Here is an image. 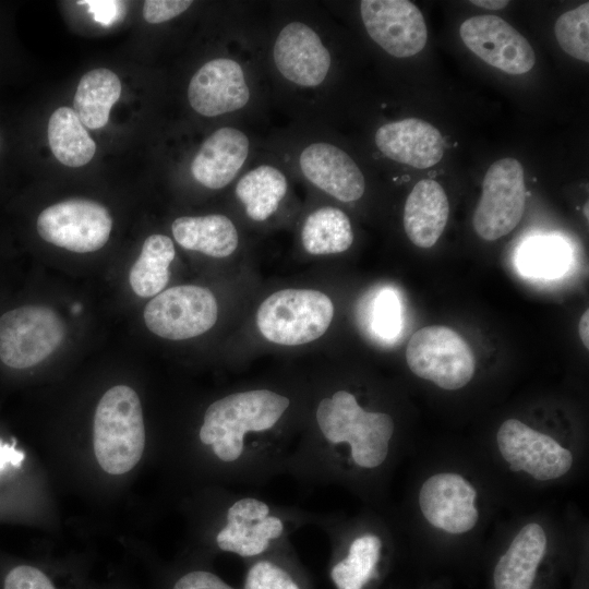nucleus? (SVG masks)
I'll return each mask as SVG.
<instances>
[{"mask_svg":"<svg viewBox=\"0 0 589 589\" xmlns=\"http://www.w3.org/2000/svg\"><path fill=\"white\" fill-rule=\"evenodd\" d=\"M296 398L279 388L250 387L214 399L196 432L203 472L231 485L262 488L284 474L300 434L290 419Z\"/></svg>","mask_w":589,"mask_h":589,"instance_id":"1","label":"nucleus"},{"mask_svg":"<svg viewBox=\"0 0 589 589\" xmlns=\"http://www.w3.org/2000/svg\"><path fill=\"white\" fill-rule=\"evenodd\" d=\"M394 433L392 414L365 410L353 393L336 388L317 397L284 474L312 488L376 471L388 459Z\"/></svg>","mask_w":589,"mask_h":589,"instance_id":"2","label":"nucleus"},{"mask_svg":"<svg viewBox=\"0 0 589 589\" xmlns=\"http://www.w3.org/2000/svg\"><path fill=\"white\" fill-rule=\"evenodd\" d=\"M205 541L213 551L255 560L306 525L316 513L267 501L253 493L214 486L205 493Z\"/></svg>","mask_w":589,"mask_h":589,"instance_id":"3","label":"nucleus"},{"mask_svg":"<svg viewBox=\"0 0 589 589\" xmlns=\"http://www.w3.org/2000/svg\"><path fill=\"white\" fill-rule=\"evenodd\" d=\"M143 409L137 393L116 385L99 399L94 413L93 448L100 468L121 476L141 460L145 448Z\"/></svg>","mask_w":589,"mask_h":589,"instance_id":"4","label":"nucleus"},{"mask_svg":"<svg viewBox=\"0 0 589 589\" xmlns=\"http://www.w3.org/2000/svg\"><path fill=\"white\" fill-rule=\"evenodd\" d=\"M334 317L328 296L314 289H283L268 296L256 313L262 336L283 346L309 344L322 337Z\"/></svg>","mask_w":589,"mask_h":589,"instance_id":"5","label":"nucleus"},{"mask_svg":"<svg viewBox=\"0 0 589 589\" xmlns=\"http://www.w3.org/2000/svg\"><path fill=\"white\" fill-rule=\"evenodd\" d=\"M406 361L413 374L447 390L467 385L476 369L468 342L456 330L443 325L417 330L408 342Z\"/></svg>","mask_w":589,"mask_h":589,"instance_id":"6","label":"nucleus"},{"mask_svg":"<svg viewBox=\"0 0 589 589\" xmlns=\"http://www.w3.org/2000/svg\"><path fill=\"white\" fill-rule=\"evenodd\" d=\"M65 337L61 317L45 305H22L0 316V361L25 370L47 359Z\"/></svg>","mask_w":589,"mask_h":589,"instance_id":"7","label":"nucleus"},{"mask_svg":"<svg viewBox=\"0 0 589 589\" xmlns=\"http://www.w3.org/2000/svg\"><path fill=\"white\" fill-rule=\"evenodd\" d=\"M218 305L204 287L183 285L156 294L144 309V322L155 335L170 340L200 336L216 323Z\"/></svg>","mask_w":589,"mask_h":589,"instance_id":"8","label":"nucleus"},{"mask_svg":"<svg viewBox=\"0 0 589 589\" xmlns=\"http://www.w3.org/2000/svg\"><path fill=\"white\" fill-rule=\"evenodd\" d=\"M526 202L524 168L515 158H503L488 169L472 226L484 240L509 233L520 221Z\"/></svg>","mask_w":589,"mask_h":589,"instance_id":"9","label":"nucleus"},{"mask_svg":"<svg viewBox=\"0 0 589 589\" xmlns=\"http://www.w3.org/2000/svg\"><path fill=\"white\" fill-rule=\"evenodd\" d=\"M112 228L109 211L86 199H70L45 208L37 218L38 235L47 242L76 253L101 249Z\"/></svg>","mask_w":589,"mask_h":589,"instance_id":"10","label":"nucleus"},{"mask_svg":"<svg viewBox=\"0 0 589 589\" xmlns=\"http://www.w3.org/2000/svg\"><path fill=\"white\" fill-rule=\"evenodd\" d=\"M360 14L369 36L393 57L414 56L426 44L424 17L410 1L362 0Z\"/></svg>","mask_w":589,"mask_h":589,"instance_id":"11","label":"nucleus"},{"mask_svg":"<svg viewBox=\"0 0 589 589\" xmlns=\"http://www.w3.org/2000/svg\"><path fill=\"white\" fill-rule=\"evenodd\" d=\"M459 33L474 55L508 74H524L534 65L529 41L496 15L472 16L462 22Z\"/></svg>","mask_w":589,"mask_h":589,"instance_id":"12","label":"nucleus"},{"mask_svg":"<svg viewBox=\"0 0 589 589\" xmlns=\"http://www.w3.org/2000/svg\"><path fill=\"white\" fill-rule=\"evenodd\" d=\"M278 72L300 87H316L327 77L332 58L320 35L308 24L292 21L278 33L273 46Z\"/></svg>","mask_w":589,"mask_h":589,"instance_id":"13","label":"nucleus"},{"mask_svg":"<svg viewBox=\"0 0 589 589\" xmlns=\"http://www.w3.org/2000/svg\"><path fill=\"white\" fill-rule=\"evenodd\" d=\"M251 91L242 65L232 58L219 57L204 63L188 87L191 107L204 117H218L244 108Z\"/></svg>","mask_w":589,"mask_h":589,"instance_id":"14","label":"nucleus"},{"mask_svg":"<svg viewBox=\"0 0 589 589\" xmlns=\"http://www.w3.org/2000/svg\"><path fill=\"white\" fill-rule=\"evenodd\" d=\"M298 163L310 183L340 202L357 201L364 193L362 171L345 151L334 144L314 142L306 145Z\"/></svg>","mask_w":589,"mask_h":589,"instance_id":"15","label":"nucleus"},{"mask_svg":"<svg viewBox=\"0 0 589 589\" xmlns=\"http://www.w3.org/2000/svg\"><path fill=\"white\" fill-rule=\"evenodd\" d=\"M314 526L345 542V545L332 542L336 551L344 552L337 555L329 573L337 589H363L377 578V564L383 549V539L380 534L363 530L352 537L349 534L345 537L332 521L330 516L323 513H316Z\"/></svg>","mask_w":589,"mask_h":589,"instance_id":"16","label":"nucleus"},{"mask_svg":"<svg viewBox=\"0 0 589 589\" xmlns=\"http://www.w3.org/2000/svg\"><path fill=\"white\" fill-rule=\"evenodd\" d=\"M374 140L376 147L387 158L419 169L436 165L444 155L445 144L441 132L417 118L381 125Z\"/></svg>","mask_w":589,"mask_h":589,"instance_id":"17","label":"nucleus"},{"mask_svg":"<svg viewBox=\"0 0 589 589\" xmlns=\"http://www.w3.org/2000/svg\"><path fill=\"white\" fill-rule=\"evenodd\" d=\"M248 135L233 127H221L201 145L191 163L193 178L203 187L219 190L237 177L250 154Z\"/></svg>","mask_w":589,"mask_h":589,"instance_id":"18","label":"nucleus"},{"mask_svg":"<svg viewBox=\"0 0 589 589\" xmlns=\"http://www.w3.org/2000/svg\"><path fill=\"white\" fill-rule=\"evenodd\" d=\"M449 204L442 185L432 179L419 181L409 193L404 207V228L417 247H433L443 233Z\"/></svg>","mask_w":589,"mask_h":589,"instance_id":"19","label":"nucleus"},{"mask_svg":"<svg viewBox=\"0 0 589 589\" xmlns=\"http://www.w3.org/2000/svg\"><path fill=\"white\" fill-rule=\"evenodd\" d=\"M171 231L182 248L217 259L231 255L239 244L235 224L221 214L178 217Z\"/></svg>","mask_w":589,"mask_h":589,"instance_id":"20","label":"nucleus"},{"mask_svg":"<svg viewBox=\"0 0 589 589\" xmlns=\"http://www.w3.org/2000/svg\"><path fill=\"white\" fill-rule=\"evenodd\" d=\"M357 322L373 342L394 345L404 328V309L400 294L390 286H377L365 292L357 304Z\"/></svg>","mask_w":589,"mask_h":589,"instance_id":"21","label":"nucleus"},{"mask_svg":"<svg viewBox=\"0 0 589 589\" xmlns=\"http://www.w3.org/2000/svg\"><path fill=\"white\" fill-rule=\"evenodd\" d=\"M287 191V177L269 164H261L243 173L235 188L236 197L254 221H265L275 214Z\"/></svg>","mask_w":589,"mask_h":589,"instance_id":"22","label":"nucleus"},{"mask_svg":"<svg viewBox=\"0 0 589 589\" xmlns=\"http://www.w3.org/2000/svg\"><path fill=\"white\" fill-rule=\"evenodd\" d=\"M121 94V83L112 71L98 68L85 73L77 85L73 111L84 127L99 129L107 124L111 107Z\"/></svg>","mask_w":589,"mask_h":589,"instance_id":"23","label":"nucleus"},{"mask_svg":"<svg viewBox=\"0 0 589 589\" xmlns=\"http://www.w3.org/2000/svg\"><path fill=\"white\" fill-rule=\"evenodd\" d=\"M47 133L53 156L68 167H82L95 155L94 140L69 107H60L52 112Z\"/></svg>","mask_w":589,"mask_h":589,"instance_id":"24","label":"nucleus"},{"mask_svg":"<svg viewBox=\"0 0 589 589\" xmlns=\"http://www.w3.org/2000/svg\"><path fill=\"white\" fill-rule=\"evenodd\" d=\"M301 242L304 250L313 255L345 252L353 242L351 223L337 207L316 208L303 223Z\"/></svg>","mask_w":589,"mask_h":589,"instance_id":"25","label":"nucleus"},{"mask_svg":"<svg viewBox=\"0 0 589 589\" xmlns=\"http://www.w3.org/2000/svg\"><path fill=\"white\" fill-rule=\"evenodd\" d=\"M175 254V245L169 237L155 233L146 238L129 274L130 286L136 296L149 298L164 290L169 281V266Z\"/></svg>","mask_w":589,"mask_h":589,"instance_id":"26","label":"nucleus"},{"mask_svg":"<svg viewBox=\"0 0 589 589\" xmlns=\"http://www.w3.org/2000/svg\"><path fill=\"white\" fill-rule=\"evenodd\" d=\"M545 548L546 543L536 542L518 532L495 566V589H531Z\"/></svg>","mask_w":589,"mask_h":589,"instance_id":"27","label":"nucleus"},{"mask_svg":"<svg viewBox=\"0 0 589 589\" xmlns=\"http://www.w3.org/2000/svg\"><path fill=\"white\" fill-rule=\"evenodd\" d=\"M292 548L290 540L271 552L252 560L243 589H304L291 569Z\"/></svg>","mask_w":589,"mask_h":589,"instance_id":"28","label":"nucleus"},{"mask_svg":"<svg viewBox=\"0 0 589 589\" xmlns=\"http://www.w3.org/2000/svg\"><path fill=\"white\" fill-rule=\"evenodd\" d=\"M568 261V249L561 240L537 238L522 245L517 263L528 277L551 278L564 273Z\"/></svg>","mask_w":589,"mask_h":589,"instance_id":"29","label":"nucleus"},{"mask_svg":"<svg viewBox=\"0 0 589 589\" xmlns=\"http://www.w3.org/2000/svg\"><path fill=\"white\" fill-rule=\"evenodd\" d=\"M589 2L563 13L556 21L554 33L561 48L569 56L589 61Z\"/></svg>","mask_w":589,"mask_h":589,"instance_id":"30","label":"nucleus"},{"mask_svg":"<svg viewBox=\"0 0 589 589\" xmlns=\"http://www.w3.org/2000/svg\"><path fill=\"white\" fill-rule=\"evenodd\" d=\"M0 589H59L40 567L24 562L0 564Z\"/></svg>","mask_w":589,"mask_h":589,"instance_id":"31","label":"nucleus"},{"mask_svg":"<svg viewBox=\"0 0 589 589\" xmlns=\"http://www.w3.org/2000/svg\"><path fill=\"white\" fill-rule=\"evenodd\" d=\"M170 589H235L215 573L194 568L180 574Z\"/></svg>","mask_w":589,"mask_h":589,"instance_id":"32","label":"nucleus"},{"mask_svg":"<svg viewBox=\"0 0 589 589\" xmlns=\"http://www.w3.org/2000/svg\"><path fill=\"white\" fill-rule=\"evenodd\" d=\"M192 3L190 0H146L143 16L151 24L164 23L179 16Z\"/></svg>","mask_w":589,"mask_h":589,"instance_id":"33","label":"nucleus"},{"mask_svg":"<svg viewBox=\"0 0 589 589\" xmlns=\"http://www.w3.org/2000/svg\"><path fill=\"white\" fill-rule=\"evenodd\" d=\"M79 4H86L93 13L94 19L104 25H109L119 19L123 13V2L111 0H89L77 1Z\"/></svg>","mask_w":589,"mask_h":589,"instance_id":"34","label":"nucleus"},{"mask_svg":"<svg viewBox=\"0 0 589 589\" xmlns=\"http://www.w3.org/2000/svg\"><path fill=\"white\" fill-rule=\"evenodd\" d=\"M588 323H589V311L586 310L580 320H579V323H578V333H579V336H580V339L582 341V344L585 345V347L588 349L589 348V326H588Z\"/></svg>","mask_w":589,"mask_h":589,"instance_id":"35","label":"nucleus"},{"mask_svg":"<svg viewBox=\"0 0 589 589\" xmlns=\"http://www.w3.org/2000/svg\"><path fill=\"white\" fill-rule=\"evenodd\" d=\"M470 2L488 10H501L508 4L505 0H472Z\"/></svg>","mask_w":589,"mask_h":589,"instance_id":"36","label":"nucleus"},{"mask_svg":"<svg viewBox=\"0 0 589 589\" xmlns=\"http://www.w3.org/2000/svg\"><path fill=\"white\" fill-rule=\"evenodd\" d=\"M526 459V456H521L520 458L513 460L509 462V469L515 472L522 471Z\"/></svg>","mask_w":589,"mask_h":589,"instance_id":"37","label":"nucleus"}]
</instances>
